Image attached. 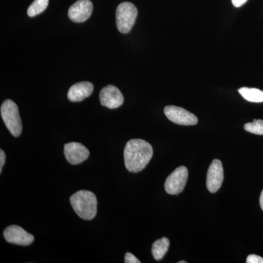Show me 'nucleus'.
I'll return each instance as SVG.
<instances>
[{
    "mask_svg": "<svg viewBox=\"0 0 263 263\" xmlns=\"http://www.w3.org/2000/svg\"><path fill=\"white\" fill-rule=\"evenodd\" d=\"M153 156V148L148 142L141 139L128 141L124 151V164L131 173L143 171Z\"/></svg>",
    "mask_w": 263,
    "mask_h": 263,
    "instance_id": "f257e3e1",
    "label": "nucleus"
},
{
    "mask_svg": "<svg viewBox=\"0 0 263 263\" xmlns=\"http://www.w3.org/2000/svg\"><path fill=\"white\" fill-rule=\"evenodd\" d=\"M71 205L77 215L85 220L94 219L98 212V200L94 193L81 190L70 198Z\"/></svg>",
    "mask_w": 263,
    "mask_h": 263,
    "instance_id": "f03ea898",
    "label": "nucleus"
},
{
    "mask_svg": "<svg viewBox=\"0 0 263 263\" xmlns=\"http://www.w3.org/2000/svg\"><path fill=\"white\" fill-rule=\"evenodd\" d=\"M1 117L5 126L14 137L21 136L22 132V123L18 106L14 102L6 100L2 104Z\"/></svg>",
    "mask_w": 263,
    "mask_h": 263,
    "instance_id": "7ed1b4c3",
    "label": "nucleus"
},
{
    "mask_svg": "<svg viewBox=\"0 0 263 263\" xmlns=\"http://www.w3.org/2000/svg\"><path fill=\"white\" fill-rule=\"evenodd\" d=\"M138 10L131 3H122L117 7L116 12L117 26L119 32L123 34L129 32L136 23Z\"/></svg>",
    "mask_w": 263,
    "mask_h": 263,
    "instance_id": "20e7f679",
    "label": "nucleus"
},
{
    "mask_svg": "<svg viewBox=\"0 0 263 263\" xmlns=\"http://www.w3.org/2000/svg\"><path fill=\"white\" fill-rule=\"evenodd\" d=\"M188 179V170L184 166L177 167L166 179L164 189L169 195H179L186 186Z\"/></svg>",
    "mask_w": 263,
    "mask_h": 263,
    "instance_id": "39448f33",
    "label": "nucleus"
},
{
    "mask_svg": "<svg viewBox=\"0 0 263 263\" xmlns=\"http://www.w3.org/2000/svg\"><path fill=\"white\" fill-rule=\"evenodd\" d=\"M164 113L170 121L179 125H195L198 122L196 116L181 107L168 105L164 108Z\"/></svg>",
    "mask_w": 263,
    "mask_h": 263,
    "instance_id": "423d86ee",
    "label": "nucleus"
},
{
    "mask_svg": "<svg viewBox=\"0 0 263 263\" xmlns=\"http://www.w3.org/2000/svg\"><path fill=\"white\" fill-rule=\"evenodd\" d=\"M224 180L222 164L219 160L212 161L207 174L206 186L209 191L215 193L220 189Z\"/></svg>",
    "mask_w": 263,
    "mask_h": 263,
    "instance_id": "0eeeda50",
    "label": "nucleus"
},
{
    "mask_svg": "<svg viewBox=\"0 0 263 263\" xmlns=\"http://www.w3.org/2000/svg\"><path fill=\"white\" fill-rule=\"evenodd\" d=\"M100 103L110 109L119 108L124 103V97L120 90L113 85H108L100 93Z\"/></svg>",
    "mask_w": 263,
    "mask_h": 263,
    "instance_id": "6e6552de",
    "label": "nucleus"
},
{
    "mask_svg": "<svg viewBox=\"0 0 263 263\" xmlns=\"http://www.w3.org/2000/svg\"><path fill=\"white\" fill-rule=\"evenodd\" d=\"M5 240L8 243L20 246H29L34 241V236L18 226L8 227L4 231Z\"/></svg>",
    "mask_w": 263,
    "mask_h": 263,
    "instance_id": "1a4fd4ad",
    "label": "nucleus"
},
{
    "mask_svg": "<svg viewBox=\"0 0 263 263\" xmlns=\"http://www.w3.org/2000/svg\"><path fill=\"white\" fill-rule=\"evenodd\" d=\"M66 160L71 164H79L87 160L89 151L80 143H67L64 146Z\"/></svg>",
    "mask_w": 263,
    "mask_h": 263,
    "instance_id": "9d476101",
    "label": "nucleus"
},
{
    "mask_svg": "<svg viewBox=\"0 0 263 263\" xmlns=\"http://www.w3.org/2000/svg\"><path fill=\"white\" fill-rule=\"evenodd\" d=\"M93 4L90 0H79L70 7L68 16L71 21L76 23H81L91 16Z\"/></svg>",
    "mask_w": 263,
    "mask_h": 263,
    "instance_id": "9b49d317",
    "label": "nucleus"
},
{
    "mask_svg": "<svg viewBox=\"0 0 263 263\" xmlns=\"http://www.w3.org/2000/svg\"><path fill=\"white\" fill-rule=\"evenodd\" d=\"M94 86L88 81L72 85L67 93V98L71 102H81L92 94Z\"/></svg>",
    "mask_w": 263,
    "mask_h": 263,
    "instance_id": "f8f14e48",
    "label": "nucleus"
},
{
    "mask_svg": "<svg viewBox=\"0 0 263 263\" xmlns=\"http://www.w3.org/2000/svg\"><path fill=\"white\" fill-rule=\"evenodd\" d=\"M170 240L167 238H162L156 240L152 246V252L156 260H161L168 251Z\"/></svg>",
    "mask_w": 263,
    "mask_h": 263,
    "instance_id": "ddd939ff",
    "label": "nucleus"
},
{
    "mask_svg": "<svg viewBox=\"0 0 263 263\" xmlns=\"http://www.w3.org/2000/svg\"><path fill=\"white\" fill-rule=\"evenodd\" d=\"M238 92L247 101L252 103H262L263 91L256 88L242 87L238 89Z\"/></svg>",
    "mask_w": 263,
    "mask_h": 263,
    "instance_id": "4468645a",
    "label": "nucleus"
},
{
    "mask_svg": "<svg viewBox=\"0 0 263 263\" xmlns=\"http://www.w3.org/2000/svg\"><path fill=\"white\" fill-rule=\"evenodd\" d=\"M49 0H34L29 7L27 14L29 17H34L41 14L47 8Z\"/></svg>",
    "mask_w": 263,
    "mask_h": 263,
    "instance_id": "2eb2a0df",
    "label": "nucleus"
},
{
    "mask_svg": "<svg viewBox=\"0 0 263 263\" xmlns=\"http://www.w3.org/2000/svg\"><path fill=\"white\" fill-rule=\"evenodd\" d=\"M245 129L249 133L263 136V120L254 119L253 122L247 123L245 125Z\"/></svg>",
    "mask_w": 263,
    "mask_h": 263,
    "instance_id": "dca6fc26",
    "label": "nucleus"
},
{
    "mask_svg": "<svg viewBox=\"0 0 263 263\" xmlns=\"http://www.w3.org/2000/svg\"><path fill=\"white\" fill-rule=\"evenodd\" d=\"M247 263H263L262 257L256 254H250L247 259Z\"/></svg>",
    "mask_w": 263,
    "mask_h": 263,
    "instance_id": "f3484780",
    "label": "nucleus"
},
{
    "mask_svg": "<svg viewBox=\"0 0 263 263\" xmlns=\"http://www.w3.org/2000/svg\"><path fill=\"white\" fill-rule=\"evenodd\" d=\"M124 262L125 263H140L141 261L139 260L136 257H135L134 254L127 252L126 253L125 257H124Z\"/></svg>",
    "mask_w": 263,
    "mask_h": 263,
    "instance_id": "a211bd4d",
    "label": "nucleus"
},
{
    "mask_svg": "<svg viewBox=\"0 0 263 263\" xmlns=\"http://www.w3.org/2000/svg\"><path fill=\"white\" fill-rule=\"evenodd\" d=\"M5 160H6V157H5V152H3V149L0 150V174L3 172V166L5 163Z\"/></svg>",
    "mask_w": 263,
    "mask_h": 263,
    "instance_id": "6ab92c4d",
    "label": "nucleus"
},
{
    "mask_svg": "<svg viewBox=\"0 0 263 263\" xmlns=\"http://www.w3.org/2000/svg\"><path fill=\"white\" fill-rule=\"evenodd\" d=\"M231 1L235 8H240V7H241L242 5H245L247 3V0H231Z\"/></svg>",
    "mask_w": 263,
    "mask_h": 263,
    "instance_id": "aec40b11",
    "label": "nucleus"
},
{
    "mask_svg": "<svg viewBox=\"0 0 263 263\" xmlns=\"http://www.w3.org/2000/svg\"><path fill=\"white\" fill-rule=\"evenodd\" d=\"M259 204H260L261 209L263 211V190L261 193L260 198H259Z\"/></svg>",
    "mask_w": 263,
    "mask_h": 263,
    "instance_id": "412c9836",
    "label": "nucleus"
},
{
    "mask_svg": "<svg viewBox=\"0 0 263 263\" xmlns=\"http://www.w3.org/2000/svg\"><path fill=\"white\" fill-rule=\"evenodd\" d=\"M186 261H179V263H186Z\"/></svg>",
    "mask_w": 263,
    "mask_h": 263,
    "instance_id": "4be33fe9",
    "label": "nucleus"
}]
</instances>
